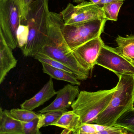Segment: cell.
<instances>
[{"mask_svg":"<svg viewBox=\"0 0 134 134\" xmlns=\"http://www.w3.org/2000/svg\"><path fill=\"white\" fill-rule=\"evenodd\" d=\"M105 126L96 124H84L73 132L74 134H105Z\"/></svg>","mask_w":134,"mask_h":134,"instance_id":"cell-23","label":"cell"},{"mask_svg":"<svg viewBox=\"0 0 134 134\" xmlns=\"http://www.w3.org/2000/svg\"><path fill=\"white\" fill-rule=\"evenodd\" d=\"M0 134H23L22 123L15 119L10 111L0 109Z\"/></svg>","mask_w":134,"mask_h":134,"instance_id":"cell-13","label":"cell"},{"mask_svg":"<svg viewBox=\"0 0 134 134\" xmlns=\"http://www.w3.org/2000/svg\"><path fill=\"white\" fill-rule=\"evenodd\" d=\"M34 57L35 59L38 60L41 63H43L46 64L50 65L51 66L54 67L56 68L65 70L74 75L72 70L66 65H65L64 64L62 63L61 62L56 60L52 59L43 53H39L36 54Z\"/></svg>","mask_w":134,"mask_h":134,"instance_id":"cell-21","label":"cell"},{"mask_svg":"<svg viewBox=\"0 0 134 134\" xmlns=\"http://www.w3.org/2000/svg\"><path fill=\"white\" fill-rule=\"evenodd\" d=\"M131 134V133H126V134Z\"/></svg>","mask_w":134,"mask_h":134,"instance_id":"cell-29","label":"cell"},{"mask_svg":"<svg viewBox=\"0 0 134 134\" xmlns=\"http://www.w3.org/2000/svg\"><path fill=\"white\" fill-rule=\"evenodd\" d=\"M41 64L43 72L49 75L50 78L65 81L73 85L79 86L81 84L79 80L74 74L62 69L56 68L46 63Z\"/></svg>","mask_w":134,"mask_h":134,"instance_id":"cell-14","label":"cell"},{"mask_svg":"<svg viewBox=\"0 0 134 134\" xmlns=\"http://www.w3.org/2000/svg\"><path fill=\"white\" fill-rule=\"evenodd\" d=\"M23 15L19 0H0V33L12 49L18 46L17 33Z\"/></svg>","mask_w":134,"mask_h":134,"instance_id":"cell-5","label":"cell"},{"mask_svg":"<svg viewBox=\"0 0 134 134\" xmlns=\"http://www.w3.org/2000/svg\"><path fill=\"white\" fill-rule=\"evenodd\" d=\"M19 1L20 2L24 14L26 16L29 5L35 0H19Z\"/></svg>","mask_w":134,"mask_h":134,"instance_id":"cell-25","label":"cell"},{"mask_svg":"<svg viewBox=\"0 0 134 134\" xmlns=\"http://www.w3.org/2000/svg\"><path fill=\"white\" fill-rule=\"evenodd\" d=\"M73 134H74V133H73Z\"/></svg>","mask_w":134,"mask_h":134,"instance_id":"cell-31","label":"cell"},{"mask_svg":"<svg viewBox=\"0 0 134 134\" xmlns=\"http://www.w3.org/2000/svg\"><path fill=\"white\" fill-rule=\"evenodd\" d=\"M28 34L29 28L27 23L26 18L25 15H23L17 33L18 46L21 49L27 43Z\"/></svg>","mask_w":134,"mask_h":134,"instance_id":"cell-20","label":"cell"},{"mask_svg":"<svg viewBox=\"0 0 134 134\" xmlns=\"http://www.w3.org/2000/svg\"><path fill=\"white\" fill-rule=\"evenodd\" d=\"M125 1L126 0H101L99 2L98 5L100 7H102L105 4L114 2L120 1Z\"/></svg>","mask_w":134,"mask_h":134,"instance_id":"cell-26","label":"cell"},{"mask_svg":"<svg viewBox=\"0 0 134 134\" xmlns=\"http://www.w3.org/2000/svg\"><path fill=\"white\" fill-rule=\"evenodd\" d=\"M60 13L65 25H78L98 19H107L102 7L85 1L76 5L69 3Z\"/></svg>","mask_w":134,"mask_h":134,"instance_id":"cell-7","label":"cell"},{"mask_svg":"<svg viewBox=\"0 0 134 134\" xmlns=\"http://www.w3.org/2000/svg\"><path fill=\"white\" fill-rule=\"evenodd\" d=\"M56 93L52 79L50 78L36 94L30 99L26 100L20 105V108L33 111L45 104L53 96L56 95Z\"/></svg>","mask_w":134,"mask_h":134,"instance_id":"cell-11","label":"cell"},{"mask_svg":"<svg viewBox=\"0 0 134 134\" xmlns=\"http://www.w3.org/2000/svg\"><path fill=\"white\" fill-rule=\"evenodd\" d=\"M80 91L78 86L68 84L57 91L55 100L48 106L39 111L41 113L54 111H67L71 107Z\"/></svg>","mask_w":134,"mask_h":134,"instance_id":"cell-10","label":"cell"},{"mask_svg":"<svg viewBox=\"0 0 134 134\" xmlns=\"http://www.w3.org/2000/svg\"><path fill=\"white\" fill-rule=\"evenodd\" d=\"M116 90V86L110 90L80 91L71 107L80 117L81 124L95 123L98 115L108 105Z\"/></svg>","mask_w":134,"mask_h":134,"instance_id":"cell-4","label":"cell"},{"mask_svg":"<svg viewBox=\"0 0 134 134\" xmlns=\"http://www.w3.org/2000/svg\"></svg>","mask_w":134,"mask_h":134,"instance_id":"cell-30","label":"cell"},{"mask_svg":"<svg viewBox=\"0 0 134 134\" xmlns=\"http://www.w3.org/2000/svg\"><path fill=\"white\" fill-rule=\"evenodd\" d=\"M124 2H114L105 4L102 6V10L107 20L117 21L119 12Z\"/></svg>","mask_w":134,"mask_h":134,"instance_id":"cell-18","label":"cell"},{"mask_svg":"<svg viewBox=\"0 0 134 134\" xmlns=\"http://www.w3.org/2000/svg\"><path fill=\"white\" fill-rule=\"evenodd\" d=\"M50 12L49 0H35L29 5L26 15L28 41L21 49L25 56L34 57L41 49L47 37Z\"/></svg>","mask_w":134,"mask_h":134,"instance_id":"cell-2","label":"cell"},{"mask_svg":"<svg viewBox=\"0 0 134 134\" xmlns=\"http://www.w3.org/2000/svg\"><path fill=\"white\" fill-rule=\"evenodd\" d=\"M104 44L100 37L89 41L73 50L80 65L90 73L97 65L98 56Z\"/></svg>","mask_w":134,"mask_h":134,"instance_id":"cell-9","label":"cell"},{"mask_svg":"<svg viewBox=\"0 0 134 134\" xmlns=\"http://www.w3.org/2000/svg\"><path fill=\"white\" fill-rule=\"evenodd\" d=\"M85 1V0H73L74 2H76V3H78V4L82 3V2Z\"/></svg>","mask_w":134,"mask_h":134,"instance_id":"cell-28","label":"cell"},{"mask_svg":"<svg viewBox=\"0 0 134 134\" xmlns=\"http://www.w3.org/2000/svg\"><path fill=\"white\" fill-rule=\"evenodd\" d=\"M107 108L98 115L95 123L110 127L115 125L117 120L134 107V75H122Z\"/></svg>","mask_w":134,"mask_h":134,"instance_id":"cell-3","label":"cell"},{"mask_svg":"<svg viewBox=\"0 0 134 134\" xmlns=\"http://www.w3.org/2000/svg\"><path fill=\"white\" fill-rule=\"evenodd\" d=\"M115 125L120 126L128 133L134 134V108L127 111L117 120Z\"/></svg>","mask_w":134,"mask_h":134,"instance_id":"cell-19","label":"cell"},{"mask_svg":"<svg viewBox=\"0 0 134 134\" xmlns=\"http://www.w3.org/2000/svg\"><path fill=\"white\" fill-rule=\"evenodd\" d=\"M89 1L95 4L98 5L99 2L101 0H89Z\"/></svg>","mask_w":134,"mask_h":134,"instance_id":"cell-27","label":"cell"},{"mask_svg":"<svg viewBox=\"0 0 134 134\" xmlns=\"http://www.w3.org/2000/svg\"><path fill=\"white\" fill-rule=\"evenodd\" d=\"M67 111H54L40 114L39 117V129L44 127L52 126L60 119L62 114Z\"/></svg>","mask_w":134,"mask_h":134,"instance_id":"cell-17","label":"cell"},{"mask_svg":"<svg viewBox=\"0 0 134 134\" xmlns=\"http://www.w3.org/2000/svg\"><path fill=\"white\" fill-rule=\"evenodd\" d=\"M12 49L0 33V84L3 82L9 72L17 64Z\"/></svg>","mask_w":134,"mask_h":134,"instance_id":"cell-12","label":"cell"},{"mask_svg":"<svg viewBox=\"0 0 134 134\" xmlns=\"http://www.w3.org/2000/svg\"><path fill=\"white\" fill-rule=\"evenodd\" d=\"M64 24L61 13L50 12L47 37L39 53L64 64L72 70L79 80H86L90 73L80 65L65 40L62 31Z\"/></svg>","mask_w":134,"mask_h":134,"instance_id":"cell-1","label":"cell"},{"mask_svg":"<svg viewBox=\"0 0 134 134\" xmlns=\"http://www.w3.org/2000/svg\"><path fill=\"white\" fill-rule=\"evenodd\" d=\"M13 116L21 122H29L35 119L39 118L40 114L35 113L32 111L23 109H13L10 110Z\"/></svg>","mask_w":134,"mask_h":134,"instance_id":"cell-22","label":"cell"},{"mask_svg":"<svg viewBox=\"0 0 134 134\" xmlns=\"http://www.w3.org/2000/svg\"><path fill=\"white\" fill-rule=\"evenodd\" d=\"M116 41L118 45L115 48L116 51L134 65V35H118Z\"/></svg>","mask_w":134,"mask_h":134,"instance_id":"cell-15","label":"cell"},{"mask_svg":"<svg viewBox=\"0 0 134 134\" xmlns=\"http://www.w3.org/2000/svg\"><path fill=\"white\" fill-rule=\"evenodd\" d=\"M81 125L80 117L72 110L65 112L52 126L58 127L74 132Z\"/></svg>","mask_w":134,"mask_h":134,"instance_id":"cell-16","label":"cell"},{"mask_svg":"<svg viewBox=\"0 0 134 134\" xmlns=\"http://www.w3.org/2000/svg\"><path fill=\"white\" fill-rule=\"evenodd\" d=\"M97 65L111 71L118 77L121 75H134V65L120 54L115 48L104 44L98 58Z\"/></svg>","mask_w":134,"mask_h":134,"instance_id":"cell-8","label":"cell"},{"mask_svg":"<svg viewBox=\"0 0 134 134\" xmlns=\"http://www.w3.org/2000/svg\"><path fill=\"white\" fill-rule=\"evenodd\" d=\"M39 118L29 122H21L23 134H41L38 127Z\"/></svg>","mask_w":134,"mask_h":134,"instance_id":"cell-24","label":"cell"},{"mask_svg":"<svg viewBox=\"0 0 134 134\" xmlns=\"http://www.w3.org/2000/svg\"><path fill=\"white\" fill-rule=\"evenodd\" d=\"M107 20L98 19L76 25H65L63 35L72 50L90 40L100 37L104 32Z\"/></svg>","mask_w":134,"mask_h":134,"instance_id":"cell-6","label":"cell"}]
</instances>
